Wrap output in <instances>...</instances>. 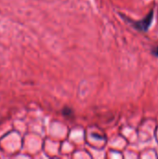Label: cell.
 <instances>
[{"label": "cell", "mask_w": 158, "mask_h": 159, "mask_svg": "<svg viewBox=\"0 0 158 159\" xmlns=\"http://www.w3.org/2000/svg\"><path fill=\"white\" fill-rule=\"evenodd\" d=\"M154 14H155V12H154V10L152 9V10H151V11H150L142 20H137V21H132V20H129V21L132 23L133 27L136 28L138 31H141V32H147V31L149 30V28H150V26H151L153 20H154Z\"/></svg>", "instance_id": "1"}, {"label": "cell", "mask_w": 158, "mask_h": 159, "mask_svg": "<svg viewBox=\"0 0 158 159\" xmlns=\"http://www.w3.org/2000/svg\"><path fill=\"white\" fill-rule=\"evenodd\" d=\"M151 52H152V54H153L155 57H157L158 58V46L157 47L153 48H152V50H151Z\"/></svg>", "instance_id": "3"}, {"label": "cell", "mask_w": 158, "mask_h": 159, "mask_svg": "<svg viewBox=\"0 0 158 159\" xmlns=\"http://www.w3.org/2000/svg\"><path fill=\"white\" fill-rule=\"evenodd\" d=\"M61 113H62V115H63L64 116H68V117L74 116V111H73L70 107H64V108L62 109Z\"/></svg>", "instance_id": "2"}]
</instances>
